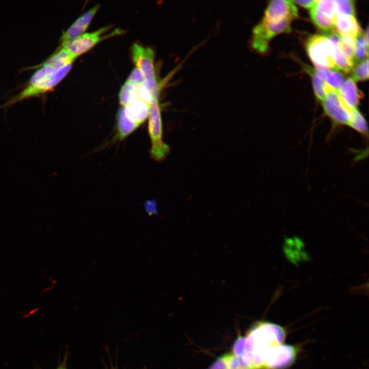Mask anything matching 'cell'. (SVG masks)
Wrapping results in <instances>:
<instances>
[{
  "label": "cell",
  "mask_w": 369,
  "mask_h": 369,
  "mask_svg": "<svg viewBox=\"0 0 369 369\" xmlns=\"http://www.w3.org/2000/svg\"><path fill=\"white\" fill-rule=\"evenodd\" d=\"M285 334L280 326L267 322L256 323L245 337L241 356L250 369H265V363L273 348L282 344Z\"/></svg>",
  "instance_id": "6da1fadb"
},
{
  "label": "cell",
  "mask_w": 369,
  "mask_h": 369,
  "mask_svg": "<svg viewBox=\"0 0 369 369\" xmlns=\"http://www.w3.org/2000/svg\"><path fill=\"white\" fill-rule=\"evenodd\" d=\"M72 64L55 69L38 65L37 69L31 77L28 84L22 91L10 99L2 107L12 105L24 99L44 94L53 88L70 71Z\"/></svg>",
  "instance_id": "7a4b0ae2"
},
{
  "label": "cell",
  "mask_w": 369,
  "mask_h": 369,
  "mask_svg": "<svg viewBox=\"0 0 369 369\" xmlns=\"http://www.w3.org/2000/svg\"><path fill=\"white\" fill-rule=\"evenodd\" d=\"M305 48L316 68L338 71L334 59V45L324 35L311 36L306 41Z\"/></svg>",
  "instance_id": "3957f363"
},
{
  "label": "cell",
  "mask_w": 369,
  "mask_h": 369,
  "mask_svg": "<svg viewBox=\"0 0 369 369\" xmlns=\"http://www.w3.org/2000/svg\"><path fill=\"white\" fill-rule=\"evenodd\" d=\"M291 20L285 19L275 24L262 18L253 30L252 47L259 53H266L272 38L280 33L291 31Z\"/></svg>",
  "instance_id": "277c9868"
},
{
  "label": "cell",
  "mask_w": 369,
  "mask_h": 369,
  "mask_svg": "<svg viewBox=\"0 0 369 369\" xmlns=\"http://www.w3.org/2000/svg\"><path fill=\"white\" fill-rule=\"evenodd\" d=\"M148 130L152 141L151 155L156 160L163 159L169 152L168 146L162 141V126L158 98L153 100L149 115Z\"/></svg>",
  "instance_id": "5b68a950"
},
{
  "label": "cell",
  "mask_w": 369,
  "mask_h": 369,
  "mask_svg": "<svg viewBox=\"0 0 369 369\" xmlns=\"http://www.w3.org/2000/svg\"><path fill=\"white\" fill-rule=\"evenodd\" d=\"M325 113L335 122L348 125L354 109L348 107L335 90L326 84L325 96L322 101Z\"/></svg>",
  "instance_id": "8992f818"
},
{
  "label": "cell",
  "mask_w": 369,
  "mask_h": 369,
  "mask_svg": "<svg viewBox=\"0 0 369 369\" xmlns=\"http://www.w3.org/2000/svg\"><path fill=\"white\" fill-rule=\"evenodd\" d=\"M298 17V11L294 1H270L264 12L263 19L277 24L285 19L292 20Z\"/></svg>",
  "instance_id": "52a82bcc"
},
{
  "label": "cell",
  "mask_w": 369,
  "mask_h": 369,
  "mask_svg": "<svg viewBox=\"0 0 369 369\" xmlns=\"http://www.w3.org/2000/svg\"><path fill=\"white\" fill-rule=\"evenodd\" d=\"M107 29L108 27H105L93 32L83 33L61 43V47L76 57L91 49L101 40L104 38L102 34Z\"/></svg>",
  "instance_id": "ba28073f"
},
{
  "label": "cell",
  "mask_w": 369,
  "mask_h": 369,
  "mask_svg": "<svg viewBox=\"0 0 369 369\" xmlns=\"http://www.w3.org/2000/svg\"><path fill=\"white\" fill-rule=\"evenodd\" d=\"M131 51L133 60L142 73L145 80L157 81L153 50L135 43L132 45Z\"/></svg>",
  "instance_id": "9c48e42d"
},
{
  "label": "cell",
  "mask_w": 369,
  "mask_h": 369,
  "mask_svg": "<svg viewBox=\"0 0 369 369\" xmlns=\"http://www.w3.org/2000/svg\"><path fill=\"white\" fill-rule=\"evenodd\" d=\"M99 7V5H96L77 18L68 29L63 33L60 38L61 43L83 34Z\"/></svg>",
  "instance_id": "30bf717a"
},
{
  "label": "cell",
  "mask_w": 369,
  "mask_h": 369,
  "mask_svg": "<svg viewBox=\"0 0 369 369\" xmlns=\"http://www.w3.org/2000/svg\"><path fill=\"white\" fill-rule=\"evenodd\" d=\"M335 30L340 36L350 35L355 38L362 34L361 29L355 16L338 15L334 20Z\"/></svg>",
  "instance_id": "8fae6325"
},
{
  "label": "cell",
  "mask_w": 369,
  "mask_h": 369,
  "mask_svg": "<svg viewBox=\"0 0 369 369\" xmlns=\"http://www.w3.org/2000/svg\"><path fill=\"white\" fill-rule=\"evenodd\" d=\"M338 92L348 107L351 109L357 108L362 94L351 77H348L343 81Z\"/></svg>",
  "instance_id": "7c38bea8"
},
{
  "label": "cell",
  "mask_w": 369,
  "mask_h": 369,
  "mask_svg": "<svg viewBox=\"0 0 369 369\" xmlns=\"http://www.w3.org/2000/svg\"><path fill=\"white\" fill-rule=\"evenodd\" d=\"M151 105L140 99L127 107H123L126 117L137 126L148 118Z\"/></svg>",
  "instance_id": "4fadbf2b"
},
{
  "label": "cell",
  "mask_w": 369,
  "mask_h": 369,
  "mask_svg": "<svg viewBox=\"0 0 369 369\" xmlns=\"http://www.w3.org/2000/svg\"><path fill=\"white\" fill-rule=\"evenodd\" d=\"M76 58L66 49L61 47L40 65L57 69L72 64Z\"/></svg>",
  "instance_id": "5bb4252c"
},
{
  "label": "cell",
  "mask_w": 369,
  "mask_h": 369,
  "mask_svg": "<svg viewBox=\"0 0 369 369\" xmlns=\"http://www.w3.org/2000/svg\"><path fill=\"white\" fill-rule=\"evenodd\" d=\"M313 72L325 83L338 91L344 80L343 75L338 71L334 70L313 69Z\"/></svg>",
  "instance_id": "9a60e30c"
},
{
  "label": "cell",
  "mask_w": 369,
  "mask_h": 369,
  "mask_svg": "<svg viewBox=\"0 0 369 369\" xmlns=\"http://www.w3.org/2000/svg\"><path fill=\"white\" fill-rule=\"evenodd\" d=\"M310 14L314 24L325 33L335 30L334 20L320 12L315 4L310 9Z\"/></svg>",
  "instance_id": "2e32d148"
},
{
  "label": "cell",
  "mask_w": 369,
  "mask_h": 369,
  "mask_svg": "<svg viewBox=\"0 0 369 369\" xmlns=\"http://www.w3.org/2000/svg\"><path fill=\"white\" fill-rule=\"evenodd\" d=\"M138 127V126L126 117L124 107H122L118 111L117 118V136L118 138L119 139H124Z\"/></svg>",
  "instance_id": "e0dca14e"
},
{
  "label": "cell",
  "mask_w": 369,
  "mask_h": 369,
  "mask_svg": "<svg viewBox=\"0 0 369 369\" xmlns=\"http://www.w3.org/2000/svg\"><path fill=\"white\" fill-rule=\"evenodd\" d=\"M119 99L122 107L129 106L139 99L136 86L127 80L120 89Z\"/></svg>",
  "instance_id": "ac0fdd59"
},
{
  "label": "cell",
  "mask_w": 369,
  "mask_h": 369,
  "mask_svg": "<svg viewBox=\"0 0 369 369\" xmlns=\"http://www.w3.org/2000/svg\"><path fill=\"white\" fill-rule=\"evenodd\" d=\"M368 42L361 34L355 38L354 46L355 61L363 60L368 58Z\"/></svg>",
  "instance_id": "d6986e66"
},
{
  "label": "cell",
  "mask_w": 369,
  "mask_h": 369,
  "mask_svg": "<svg viewBox=\"0 0 369 369\" xmlns=\"http://www.w3.org/2000/svg\"><path fill=\"white\" fill-rule=\"evenodd\" d=\"M306 70L311 75L313 87L317 98L322 101L325 96L326 83L317 76L313 72L312 68L307 67Z\"/></svg>",
  "instance_id": "ffe728a7"
},
{
  "label": "cell",
  "mask_w": 369,
  "mask_h": 369,
  "mask_svg": "<svg viewBox=\"0 0 369 369\" xmlns=\"http://www.w3.org/2000/svg\"><path fill=\"white\" fill-rule=\"evenodd\" d=\"M224 360L227 369H250L243 361L241 356H237L233 354L228 353L221 356Z\"/></svg>",
  "instance_id": "44dd1931"
},
{
  "label": "cell",
  "mask_w": 369,
  "mask_h": 369,
  "mask_svg": "<svg viewBox=\"0 0 369 369\" xmlns=\"http://www.w3.org/2000/svg\"><path fill=\"white\" fill-rule=\"evenodd\" d=\"M352 70V78L355 81H363L368 78V59L360 61Z\"/></svg>",
  "instance_id": "7402d4cb"
},
{
  "label": "cell",
  "mask_w": 369,
  "mask_h": 369,
  "mask_svg": "<svg viewBox=\"0 0 369 369\" xmlns=\"http://www.w3.org/2000/svg\"><path fill=\"white\" fill-rule=\"evenodd\" d=\"M336 10V15H346L355 16V4L352 0L335 1Z\"/></svg>",
  "instance_id": "603a6c76"
},
{
  "label": "cell",
  "mask_w": 369,
  "mask_h": 369,
  "mask_svg": "<svg viewBox=\"0 0 369 369\" xmlns=\"http://www.w3.org/2000/svg\"><path fill=\"white\" fill-rule=\"evenodd\" d=\"M315 6L320 12L335 20L336 16L335 1H316Z\"/></svg>",
  "instance_id": "cb8c5ba5"
},
{
  "label": "cell",
  "mask_w": 369,
  "mask_h": 369,
  "mask_svg": "<svg viewBox=\"0 0 369 369\" xmlns=\"http://www.w3.org/2000/svg\"><path fill=\"white\" fill-rule=\"evenodd\" d=\"M348 126L361 133H364L367 131L365 120L357 108L354 109L353 115Z\"/></svg>",
  "instance_id": "d4e9b609"
},
{
  "label": "cell",
  "mask_w": 369,
  "mask_h": 369,
  "mask_svg": "<svg viewBox=\"0 0 369 369\" xmlns=\"http://www.w3.org/2000/svg\"><path fill=\"white\" fill-rule=\"evenodd\" d=\"M136 87L138 99L151 105L153 100L155 99L150 89L144 83L136 86Z\"/></svg>",
  "instance_id": "484cf974"
},
{
  "label": "cell",
  "mask_w": 369,
  "mask_h": 369,
  "mask_svg": "<svg viewBox=\"0 0 369 369\" xmlns=\"http://www.w3.org/2000/svg\"><path fill=\"white\" fill-rule=\"evenodd\" d=\"M145 77L141 71L137 67L133 69L127 81L137 86L145 82Z\"/></svg>",
  "instance_id": "4316f807"
},
{
  "label": "cell",
  "mask_w": 369,
  "mask_h": 369,
  "mask_svg": "<svg viewBox=\"0 0 369 369\" xmlns=\"http://www.w3.org/2000/svg\"><path fill=\"white\" fill-rule=\"evenodd\" d=\"M245 341V337L239 336L236 340L233 348V354L237 356H242L244 352V345Z\"/></svg>",
  "instance_id": "83f0119b"
},
{
  "label": "cell",
  "mask_w": 369,
  "mask_h": 369,
  "mask_svg": "<svg viewBox=\"0 0 369 369\" xmlns=\"http://www.w3.org/2000/svg\"><path fill=\"white\" fill-rule=\"evenodd\" d=\"M145 209L147 212L150 214H155L157 213V209L156 204L154 201H149L146 202L145 204Z\"/></svg>",
  "instance_id": "f1b7e54d"
},
{
  "label": "cell",
  "mask_w": 369,
  "mask_h": 369,
  "mask_svg": "<svg viewBox=\"0 0 369 369\" xmlns=\"http://www.w3.org/2000/svg\"><path fill=\"white\" fill-rule=\"evenodd\" d=\"M208 369H227L222 357L218 358Z\"/></svg>",
  "instance_id": "f546056e"
},
{
  "label": "cell",
  "mask_w": 369,
  "mask_h": 369,
  "mask_svg": "<svg viewBox=\"0 0 369 369\" xmlns=\"http://www.w3.org/2000/svg\"><path fill=\"white\" fill-rule=\"evenodd\" d=\"M294 3H297L302 7L306 9L312 8L315 4L316 1L314 0H307V1H294Z\"/></svg>",
  "instance_id": "4dcf8cb0"
},
{
  "label": "cell",
  "mask_w": 369,
  "mask_h": 369,
  "mask_svg": "<svg viewBox=\"0 0 369 369\" xmlns=\"http://www.w3.org/2000/svg\"><path fill=\"white\" fill-rule=\"evenodd\" d=\"M68 356L69 352L68 350H67L62 361H59L58 366L55 369H68L67 363Z\"/></svg>",
  "instance_id": "1f68e13d"
},
{
  "label": "cell",
  "mask_w": 369,
  "mask_h": 369,
  "mask_svg": "<svg viewBox=\"0 0 369 369\" xmlns=\"http://www.w3.org/2000/svg\"><path fill=\"white\" fill-rule=\"evenodd\" d=\"M109 359H110V363L111 367H110V368H108L107 367H106V369H118V366H117V362H116V366H114L113 365L112 363V362L111 361V359H110V357H109Z\"/></svg>",
  "instance_id": "d6a6232c"
}]
</instances>
